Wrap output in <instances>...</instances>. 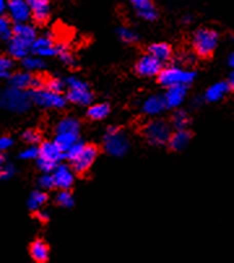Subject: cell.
I'll use <instances>...</instances> for the list:
<instances>
[{
	"label": "cell",
	"mask_w": 234,
	"mask_h": 263,
	"mask_svg": "<svg viewBox=\"0 0 234 263\" xmlns=\"http://www.w3.org/2000/svg\"><path fill=\"white\" fill-rule=\"evenodd\" d=\"M31 103H33L31 92L25 91V89L9 86L0 94V106L14 114H23L28 111Z\"/></svg>",
	"instance_id": "6da1fadb"
},
{
	"label": "cell",
	"mask_w": 234,
	"mask_h": 263,
	"mask_svg": "<svg viewBox=\"0 0 234 263\" xmlns=\"http://www.w3.org/2000/svg\"><path fill=\"white\" fill-rule=\"evenodd\" d=\"M219 40H220V35L213 29H198L192 36V48L195 53L201 58H209L218 48Z\"/></svg>",
	"instance_id": "7a4b0ae2"
},
{
	"label": "cell",
	"mask_w": 234,
	"mask_h": 263,
	"mask_svg": "<svg viewBox=\"0 0 234 263\" xmlns=\"http://www.w3.org/2000/svg\"><path fill=\"white\" fill-rule=\"evenodd\" d=\"M197 73L194 70H186L181 67H168L162 69L158 74V81L162 86L170 87L174 85H185L189 86L195 81Z\"/></svg>",
	"instance_id": "3957f363"
},
{
	"label": "cell",
	"mask_w": 234,
	"mask_h": 263,
	"mask_svg": "<svg viewBox=\"0 0 234 263\" xmlns=\"http://www.w3.org/2000/svg\"><path fill=\"white\" fill-rule=\"evenodd\" d=\"M67 86V99L77 106H89L94 99L91 89L85 81L75 77H69L65 80Z\"/></svg>",
	"instance_id": "277c9868"
},
{
	"label": "cell",
	"mask_w": 234,
	"mask_h": 263,
	"mask_svg": "<svg viewBox=\"0 0 234 263\" xmlns=\"http://www.w3.org/2000/svg\"><path fill=\"white\" fill-rule=\"evenodd\" d=\"M142 133L146 141L152 146L167 145L169 142L170 136H172L169 124L164 120H160V119H155V120L146 124Z\"/></svg>",
	"instance_id": "5b68a950"
},
{
	"label": "cell",
	"mask_w": 234,
	"mask_h": 263,
	"mask_svg": "<svg viewBox=\"0 0 234 263\" xmlns=\"http://www.w3.org/2000/svg\"><path fill=\"white\" fill-rule=\"evenodd\" d=\"M104 148L112 157H124L129 150L128 137L116 126H109L104 137Z\"/></svg>",
	"instance_id": "8992f818"
},
{
	"label": "cell",
	"mask_w": 234,
	"mask_h": 263,
	"mask_svg": "<svg viewBox=\"0 0 234 263\" xmlns=\"http://www.w3.org/2000/svg\"><path fill=\"white\" fill-rule=\"evenodd\" d=\"M31 99L36 106H41L43 108H55L62 109L67 106L68 99L63 97L62 92H55L47 87L36 89L31 91Z\"/></svg>",
	"instance_id": "52a82bcc"
},
{
	"label": "cell",
	"mask_w": 234,
	"mask_h": 263,
	"mask_svg": "<svg viewBox=\"0 0 234 263\" xmlns=\"http://www.w3.org/2000/svg\"><path fill=\"white\" fill-rule=\"evenodd\" d=\"M98 157V148L94 145H85L81 154L78 155L72 163V170L77 175H84L89 171Z\"/></svg>",
	"instance_id": "ba28073f"
},
{
	"label": "cell",
	"mask_w": 234,
	"mask_h": 263,
	"mask_svg": "<svg viewBox=\"0 0 234 263\" xmlns=\"http://www.w3.org/2000/svg\"><path fill=\"white\" fill-rule=\"evenodd\" d=\"M163 63L153 58L151 53L142 56L135 64V72L142 77H155L163 69Z\"/></svg>",
	"instance_id": "9c48e42d"
},
{
	"label": "cell",
	"mask_w": 234,
	"mask_h": 263,
	"mask_svg": "<svg viewBox=\"0 0 234 263\" xmlns=\"http://www.w3.org/2000/svg\"><path fill=\"white\" fill-rule=\"evenodd\" d=\"M9 18L14 24L28 23L31 17V9L26 0H9L8 7Z\"/></svg>",
	"instance_id": "30bf717a"
},
{
	"label": "cell",
	"mask_w": 234,
	"mask_h": 263,
	"mask_svg": "<svg viewBox=\"0 0 234 263\" xmlns=\"http://www.w3.org/2000/svg\"><path fill=\"white\" fill-rule=\"evenodd\" d=\"M55 187L60 191H69L74 182V171L67 164H60L59 163L52 172Z\"/></svg>",
	"instance_id": "8fae6325"
},
{
	"label": "cell",
	"mask_w": 234,
	"mask_h": 263,
	"mask_svg": "<svg viewBox=\"0 0 234 263\" xmlns=\"http://www.w3.org/2000/svg\"><path fill=\"white\" fill-rule=\"evenodd\" d=\"M31 51L34 55H38L41 58H51V56L57 55V45H55L53 36L51 34H46L34 41L31 45Z\"/></svg>",
	"instance_id": "7c38bea8"
},
{
	"label": "cell",
	"mask_w": 234,
	"mask_h": 263,
	"mask_svg": "<svg viewBox=\"0 0 234 263\" xmlns=\"http://www.w3.org/2000/svg\"><path fill=\"white\" fill-rule=\"evenodd\" d=\"M186 94L187 86H185V85H174V86L167 87V92H165L164 96V102L167 108H179L184 103Z\"/></svg>",
	"instance_id": "4fadbf2b"
},
{
	"label": "cell",
	"mask_w": 234,
	"mask_h": 263,
	"mask_svg": "<svg viewBox=\"0 0 234 263\" xmlns=\"http://www.w3.org/2000/svg\"><path fill=\"white\" fill-rule=\"evenodd\" d=\"M131 7L136 16L146 21H155L158 18V9L152 0H130Z\"/></svg>",
	"instance_id": "5bb4252c"
},
{
	"label": "cell",
	"mask_w": 234,
	"mask_h": 263,
	"mask_svg": "<svg viewBox=\"0 0 234 263\" xmlns=\"http://www.w3.org/2000/svg\"><path fill=\"white\" fill-rule=\"evenodd\" d=\"M39 158H43V159H47L59 164L65 158V153L55 141H46L39 147Z\"/></svg>",
	"instance_id": "9a60e30c"
},
{
	"label": "cell",
	"mask_w": 234,
	"mask_h": 263,
	"mask_svg": "<svg viewBox=\"0 0 234 263\" xmlns=\"http://www.w3.org/2000/svg\"><path fill=\"white\" fill-rule=\"evenodd\" d=\"M26 2L30 6L31 16H33L34 21L39 25H43V24L47 23L51 12L48 0H26Z\"/></svg>",
	"instance_id": "2e32d148"
},
{
	"label": "cell",
	"mask_w": 234,
	"mask_h": 263,
	"mask_svg": "<svg viewBox=\"0 0 234 263\" xmlns=\"http://www.w3.org/2000/svg\"><path fill=\"white\" fill-rule=\"evenodd\" d=\"M165 108H167V106H165L164 97L159 96L148 97L142 104L143 114L147 116H152V118L162 115Z\"/></svg>",
	"instance_id": "e0dca14e"
},
{
	"label": "cell",
	"mask_w": 234,
	"mask_h": 263,
	"mask_svg": "<svg viewBox=\"0 0 234 263\" xmlns=\"http://www.w3.org/2000/svg\"><path fill=\"white\" fill-rule=\"evenodd\" d=\"M230 91L231 89L229 82H216V84H213L212 86H209L208 89H207L206 94H204V99H206L207 102H212V103H213V102H219L221 101V99L225 98Z\"/></svg>",
	"instance_id": "ac0fdd59"
},
{
	"label": "cell",
	"mask_w": 234,
	"mask_h": 263,
	"mask_svg": "<svg viewBox=\"0 0 234 263\" xmlns=\"http://www.w3.org/2000/svg\"><path fill=\"white\" fill-rule=\"evenodd\" d=\"M191 141V133L186 129H177V130L170 136L169 146L174 152H182L184 148L187 147V145Z\"/></svg>",
	"instance_id": "d6986e66"
},
{
	"label": "cell",
	"mask_w": 234,
	"mask_h": 263,
	"mask_svg": "<svg viewBox=\"0 0 234 263\" xmlns=\"http://www.w3.org/2000/svg\"><path fill=\"white\" fill-rule=\"evenodd\" d=\"M31 50V46L24 41L18 40L17 36H12L8 41V52L13 59L23 60L24 58L29 55V51Z\"/></svg>",
	"instance_id": "ffe728a7"
},
{
	"label": "cell",
	"mask_w": 234,
	"mask_h": 263,
	"mask_svg": "<svg viewBox=\"0 0 234 263\" xmlns=\"http://www.w3.org/2000/svg\"><path fill=\"white\" fill-rule=\"evenodd\" d=\"M13 36H17L18 40L31 46L36 40V30L34 29V26L29 25L28 23H20L13 26Z\"/></svg>",
	"instance_id": "44dd1931"
},
{
	"label": "cell",
	"mask_w": 234,
	"mask_h": 263,
	"mask_svg": "<svg viewBox=\"0 0 234 263\" xmlns=\"http://www.w3.org/2000/svg\"><path fill=\"white\" fill-rule=\"evenodd\" d=\"M30 255L35 262L45 263L50 258V249L48 245L42 240H35L30 247Z\"/></svg>",
	"instance_id": "7402d4cb"
},
{
	"label": "cell",
	"mask_w": 234,
	"mask_h": 263,
	"mask_svg": "<svg viewBox=\"0 0 234 263\" xmlns=\"http://www.w3.org/2000/svg\"><path fill=\"white\" fill-rule=\"evenodd\" d=\"M148 53H151L159 62L165 63L172 58V48L167 43H153L148 47Z\"/></svg>",
	"instance_id": "603a6c76"
},
{
	"label": "cell",
	"mask_w": 234,
	"mask_h": 263,
	"mask_svg": "<svg viewBox=\"0 0 234 263\" xmlns=\"http://www.w3.org/2000/svg\"><path fill=\"white\" fill-rule=\"evenodd\" d=\"M31 80H33V76L29 72H18L9 77V84L13 87L26 90L31 86Z\"/></svg>",
	"instance_id": "cb8c5ba5"
},
{
	"label": "cell",
	"mask_w": 234,
	"mask_h": 263,
	"mask_svg": "<svg viewBox=\"0 0 234 263\" xmlns=\"http://www.w3.org/2000/svg\"><path fill=\"white\" fill-rule=\"evenodd\" d=\"M56 133H80V121L74 118H64L59 121Z\"/></svg>",
	"instance_id": "d4e9b609"
},
{
	"label": "cell",
	"mask_w": 234,
	"mask_h": 263,
	"mask_svg": "<svg viewBox=\"0 0 234 263\" xmlns=\"http://www.w3.org/2000/svg\"><path fill=\"white\" fill-rule=\"evenodd\" d=\"M109 114V106L107 103H95L92 106L89 107L87 109V116H89L91 120H103L108 116Z\"/></svg>",
	"instance_id": "484cf974"
},
{
	"label": "cell",
	"mask_w": 234,
	"mask_h": 263,
	"mask_svg": "<svg viewBox=\"0 0 234 263\" xmlns=\"http://www.w3.org/2000/svg\"><path fill=\"white\" fill-rule=\"evenodd\" d=\"M48 196L43 191H35L30 194L28 199V208L33 211H38L45 206Z\"/></svg>",
	"instance_id": "4316f807"
},
{
	"label": "cell",
	"mask_w": 234,
	"mask_h": 263,
	"mask_svg": "<svg viewBox=\"0 0 234 263\" xmlns=\"http://www.w3.org/2000/svg\"><path fill=\"white\" fill-rule=\"evenodd\" d=\"M80 140L78 133H57L55 138V142L60 146L63 152H67L68 148L72 147L77 141Z\"/></svg>",
	"instance_id": "83f0119b"
},
{
	"label": "cell",
	"mask_w": 234,
	"mask_h": 263,
	"mask_svg": "<svg viewBox=\"0 0 234 263\" xmlns=\"http://www.w3.org/2000/svg\"><path fill=\"white\" fill-rule=\"evenodd\" d=\"M23 67L25 68L28 72H34V70H41L46 67L45 62L42 60V58L38 55L34 56H26L23 59Z\"/></svg>",
	"instance_id": "f1b7e54d"
},
{
	"label": "cell",
	"mask_w": 234,
	"mask_h": 263,
	"mask_svg": "<svg viewBox=\"0 0 234 263\" xmlns=\"http://www.w3.org/2000/svg\"><path fill=\"white\" fill-rule=\"evenodd\" d=\"M57 56H60V59H62L63 63H64L65 65H68V67H75V64H77L74 56L72 55V52L69 51L68 46H65L64 43L57 45Z\"/></svg>",
	"instance_id": "f546056e"
},
{
	"label": "cell",
	"mask_w": 234,
	"mask_h": 263,
	"mask_svg": "<svg viewBox=\"0 0 234 263\" xmlns=\"http://www.w3.org/2000/svg\"><path fill=\"white\" fill-rule=\"evenodd\" d=\"M13 36V26H12L11 18L0 17V40L9 41Z\"/></svg>",
	"instance_id": "4dcf8cb0"
},
{
	"label": "cell",
	"mask_w": 234,
	"mask_h": 263,
	"mask_svg": "<svg viewBox=\"0 0 234 263\" xmlns=\"http://www.w3.org/2000/svg\"><path fill=\"white\" fill-rule=\"evenodd\" d=\"M172 123L176 129H186L189 124V116L185 111H176L172 116Z\"/></svg>",
	"instance_id": "1f68e13d"
},
{
	"label": "cell",
	"mask_w": 234,
	"mask_h": 263,
	"mask_svg": "<svg viewBox=\"0 0 234 263\" xmlns=\"http://www.w3.org/2000/svg\"><path fill=\"white\" fill-rule=\"evenodd\" d=\"M119 36H120V40L125 43H135L140 41V36L138 34L135 33L134 30L128 28H120L119 31H117Z\"/></svg>",
	"instance_id": "d6a6232c"
},
{
	"label": "cell",
	"mask_w": 234,
	"mask_h": 263,
	"mask_svg": "<svg viewBox=\"0 0 234 263\" xmlns=\"http://www.w3.org/2000/svg\"><path fill=\"white\" fill-rule=\"evenodd\" d=\"M57 203L62 206V208L70 209L74 204V199H73L72 193L69 191H62L57 194V198H56Z\"/></svg>",
	"instance_id": "836d02e7"
},
{
	"label": "cell",
	"mask_w": 234,
	"mask_h": 263,
	"mask_svg": "<svg viewBox=\"0 0 234 263\" xmlns=\"http://www.w3.org/2000/svg\"><path fill=\"white\" fill-rule=\"evenodd\" d=\"M13 68V62L7 56H0V80L7 79Z\"/></svg>",
	"instance_id": "e575fe53"
},
{
	"label": "cell",
	"mask_w": 234,
	"mask_h": 263,
	"mask_svg": "<svg viewBox=\"0 0 234 263\" xmlns=\"http://www.w3.org/2000/svg\"><path fill=\"white\" fill-rule=\"evenodd\" d=\"M84 147H85V143L82 142V141L78 140L77 142L72 146V147L68 148L67 152H65V158H67L69 162H73V160H74L78 155L81 154V152L84 150Z\"/></svg>",
	"instance_id": "d590c367"
},
{
	"label": "cell",
	"mask_w": 234,
	"mask_h": 263,
	"mask_svg": "<svg viewBox=\"0 0 234 263\" xmlns=\"http://www.w3.org/2000/svg\"><path fill=\"white\" fill-rule=\"evenodd\" d=\"M39 157V147L35 145H31L26 147L24 152L20 153V158L24 160H34Z\"/></svg>",
	"instance_id": "8d00e7d4"
},
{
	"label": "cell",
	"mask_w": 234,
	"mask_h": 263,
	"mask_svg": "<svg viewBox=\"0 0 234 263\" xmlns=\"http://www.w3.org/2000/svg\"><path fill=\"white\" fill-rule=\"evenodd\" d=\"M23 140L26 143H30V145H38V143H41V135L36 130L29 129V130L24 132Z\"/></svg>",
	"instance_id": "74e56055"
},
{
	"label": "cell",
	"mask_w": 234,
	"mask_h": 263,
	"mask_svg": "<svg viewBox=\"0 0 234 263\" xmlns=\"http://www.w3.org/2000/svg\"><path fill=\"white\" fill-rule=\"evenodd\" d=\"M36 163H38V167L39 170L43 172V174H52L53 170L56 168V163L50 162L47 159H43V158H36Z\"/></svg>",
	"instance_id": "f35d334b"
},
{
	"label": "cell",
	"mask_w": 234,
	"mask_h": 263,
	"mask_svg": "<svg viewBox=\"0 0 234 263\" xmlns=\"http://www.w3.org/2000/svg\"><path fill=\"white\" fill-rule=\"evenodd\" d=\"M45 86L55 92H63L65 89V82L62 81L60 79H50L46 82Z\"/></svg>",
	"instance_id": "ab89813d"
},
{
	"label": "cell",
	"mask_w": 234,
	"mask_h": 263,
	"mask_svg": "<svg viewBox=\"0 0 234 263\" xmlns=\"http://www.w3.org/2000/svg\"><path fill=\"white\" fill-rule=\"evenodd\" d=\"M39 186L42 189H52L55 187V181H53L52 174H45L41 179H39Z\"/></svg>",
	"instance_id": "60d3db41"
},
{
	"label": "cell",
	"mask_w": 234,
	"mask_h": 263,
	"mask_svg": "<svg viewBox=\"0 0 234 263\" xmlns=\"http://www.w3.org/2000/svg\"><path fill=\"white\" fill-rule=\"evenodd\" d=\"M16 175V168L12 164H6L3 170L0 171V179L2 180H11Z\"/></svg>",
	"instance_id": "b9f144b4"
},
{
	"label": "cell",
	"mask_w": 234,
	"mask_h": 263,
	"mask_svg": "<svg viewBox=\"0 0 234 263\" xmlns=\"http://www.w3.org/2000/svg\"><path fill=\"white\" fill-rule=\"evenodd\" d=\"M12 145H13V140L11 137H7V136L0 137V154L8 152Z\"/></svg>",
	"instance_id": "7bdbcfd3"
},
{
	"label": "cell",
	"mask_w": 234,
	"mask_h": 263,
	"mask_svg": "<svg viewBox=\"0 0 234 263\" xmlns=\"http://www.w3.org/2000/svg\"><path fill=\"white\" fill-rule=\"evenodd\" d=\"M45 85H46V82H45V80L42 79V77L33 76V80H31L30 89H33V90L42 89V87H45Z\"/></svg>",
	"instance_id": "ee69618b"
},
{
	"label": "cell",
	"mask_w": 234,
	"mask_h": 263,
	"mask_svg": "<svg viewBox=\"0 0 234 263\" xmlns=\"http://www.w3.org/2000/svg\"><path fill=\"white\" fill-rule=\"evenodd\" d=\"M36 219L45 223V221H47L48 219H50V215H48V213H46V211L38 210L36 211Z\"/></svg>",
	"instance_id": "f6af8a7d"
},
{
	"label": "cell",
	"mask_w": 234,
	"mask_h": 263,
	"mask_svg": "<svg viewBox=\"0 0 234 263\" xmlns=\"http://www.w3.org/2000/svg\"><path fill=\"white\" fill-rule=\"evenodd\" d=\"M229 85H230V89L234 91V69L230 73V77H229Z\"/></svg>",
	"instance_id": "bcb514c9"
},
{
	"label": "cell",
	"mask_w": 234,
	"mask_h": 263,
	"mask_svg": "<svg viewBox=\"0 0 234 263\" xmlns=\"http://www.w3.org/2000/svg\"><path fill=\"white\" fill-rule=\"evenodd\" d=\"M229 65L234 69V52H231L230 56H229Z\"/></svg>",
	"instance_id": "7dc6e473"
},
{
	"label": "cell",
	"mask_w": 234,
	"mask_h": 263,
	"mask_svg": "<svg viewBox=\"0 0 234 263\" xmlns=\"http://www.w3.org/2000/svg\"><path fill=\"white\" fill-rule=\"evenodd\" d=\"M6 165V159H4V157L2 154H0V171L3 170V167Z\"/></svg>",
	"instance_id": "c3c4849f"
},
{
	"label": "cell",
	"mask_w": 234,
	"mask_h": 263,
	"mask_svg": "<svg viewBox=\"0 0 234 263\" xmlns=\"http://www.w3.org/2000/svg\"><path fill=\"white\" fill-rule=\"evenodd\" d=\"M6 8H7L6 0H0V13H2V12H3Z\"/></svg>",
	"instance_id": "681fc988"
},
{
	"label": "cell",
	"mask_w": 234,
	"mask_h": 263,
	"mask_svg": "<svg viewBox=\"0 0 234 263\" xmlns=\"http://www.w3.org/2000/svg\"><path fill=\"white\" fill-rule=\"evenodd\" d=\"M190 23H191V17H185V18H184V24H190Z\"/></svg>",
	"instance_id": "f907efd6"
}]
</instances>
